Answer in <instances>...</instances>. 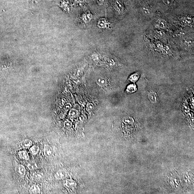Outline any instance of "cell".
<instances>
[{
	"label": "cell",
	"mask_w": 194,
	"mask_h": 194,
	"mask_svg": "<svg viewBox=\"0 0 194 194\" xmlns=\"http://www.w3.org/2000/svg\"><path fill=\"white\" fill-rule=\"evenodd\" d=\"M98 28L101 29H110L112 28L113 24L106 18H100L98 20L97 23Z\"/></svg>",
	"instance_id": "cell-1"
},
{
	"label": "cell",
	"mask_w": 194,
	"mask_h": 194,
	"mask_svg": "<svg viewBox=\"0 0 194 194\" xmlns=\"http://www.w3.org/2000/svg\"><path fill=\"white\" fill-rule=\"evenodd\" d=\"M105 61L107 66L112 68L117 67L119 65V62L117 59L112 55H109L106 57Z\"/></svg>",
	"instance_id": "cell-2"
},
{
	"label": "cell",
	"mask_w": 194,
	"mask_h": 194,
	"mask_svg": "<svg viewBox=\"0 0 194 194\" xmlns=\"http://www.w3.org/2000/svg\"><path fill=\"white\" fill-rule=\"evenodd\" d=\"M93 16L92 14L89 11L83 13L80 17V20L85 24L90 23L93 19Z\"/></svg>",
	"instance_id": "cell-3"
},
{
	"label": "cell",
	"mask_w": 194,
	"mask_h": 194,
	"mask_svg": "<svg viewBox=\"0 0 194 194\" xmlns=\"http://www.w3.org/2000/svg\"><path fill=\"white\" fill-rule=\"evenodd\" d=\"M114 7L115 11L120 15H123L125 13V9L123 4L119 0H117L115 1Z\"/></svg>",
	"instance_id": "cell-4"
},
{
	"label": "cell",
	"mask_w": 194,
	"mask_h": 194,
	"mask_svg": "<svg viewBox=\"0 0 194 194\" xmlns=\"http://www.w3.org/2000/svg\"><path fill=\"white\" fill-rule=\"evenodd\" d=\"M103 56L99 51H94L92 53L90 58L95 63H99L103 60Z\"/></svg>",
	"instance_id": "cell-5"
},
{
	"label": "cell",
	"mask_w": 194,
	"mask_h": 194,
	"mask_svg": "<svg viewBox=\"0 0 194 194\" xmlns=\"http://www.w3.org/2000/svg\"><path fill=\"white\" fill-rule=\"evenodd\" d=\"M31 177L33 180L38 181L41 180L43 177V174L41 171L35 170L31 174Z\"/></svg>",
	"instance_id": "cell-6"
},
{
	"label": "cell",
	"mask_w": 194,
	"mask_h": 194,
	"mask_svg": "<svg viewBox=\"0 0 194 194\" xmlns=\"http://www.w3.org/2000/svg\"><path fill=\"white\" fill-rule=\"evenodd\" d=\"M147 97L149 100L152 103H156L158 100L157 93L153 91H151L148 93Z\"/></svg>",
	"instance_id": "cell-7"
},
{
	"label": "cell",
	"mask_w": 194,
	"mask_h": 194,
	"mask_svg": "<svg viewBox=\"0 0 194 194\" xmlns=\"http://www.w3.org/2000/svg\"><path fill=\"white\" fill-rule=\"evenodd\" d=\"M16 173L21 177H23L26 174V169L24 166L22 165H19L16 168Z\"/></svg>",
	"instance_id": "cell-8"
},
{
	"label": "cell",
	"mask_w": 194,
	"mask_h": 194,
	"mask_svg": "<svg viewBox=\"0 0 194 194\" xmlns=\"http://www.w3.org/2000/svg\"><path fill=\"white\" fill-rule=\"evenodd\" d=\"M44 155L47 157H50L52 156L53 151L50 146L48 145L45 146L44 147Z\"/></svg>",
	"instance_id": "cell-9"
},
{
	"label": "cell",
	"mask_w": 194,
	"mask_h": 194,
	"mask_svg": "<svg viewBox=\"0 0 194 194\" xmlns=\"http://www.w3.org/2000/svg\"><path fill=\"white\" fill-rule=\"evenodd\" d=\"M21 146L24 149H28L32 146V142L31 140L26 139L24 140L21 143Z\"/></svg>",
	"instance_id": "cell-10"
},
{
	"label": "cell",
	"mask_w": 194,
	"mask_h": 194,
	"mask_svg": "<svg viewBox=\"0 0 194 194\" xmlns=\"http://www.w3.org/2000/svg\"><path fill=\"white\" fill-rule=\"evenodd\" d=\"M18 155L21 159L23 160H29V157L28 153L25 150H21L18 152Z\"/></svg>",
	"instance_id": "cell-11"
},
{
	"label": "cell",
	"mask_w": 194,
	"mask_h": 194,
	"mask_svg": "<svg viewBox=\"0 0 194 194\" xmlns=\"http://www.w3.org/2000/svg\"><path fill=\"white\" fill-rule=\"evenodd\" d=\"M97 84L101 87H104L107 84V81L104 78L99 77L96 80Z\"/></svg>",
	"instance_id": "cell-12"
},
{
	"label": "cell",
	"mask_w": 194,
	"mask_h": 194,
	"mask_svg": "<svg viewBox=\"0 0 194 194\" xmlns=\"http://www.w3.org/2000/svg\"><path fill=\"white\" fill-rule=\"evenodd\" d=\"M140 73L138 72L135 73L131 75L129 77V80L133 82H135L137 81L140 78Z\"/></svg>",
	"instance_id": "cell-13"
},
{
	"label": "cell",
	"mask_w": 194,
	"mask_h": 194,
	"mask_svg": "<svg viewBox=\"0 0 194 194\" xmlns=\"http://www.w3.org/2000/svg\"><path fill=\"white\" fill-rule=\"evenodd\" d=\"M137 90V88L136 85L135 84H132L129 85L127 87L126 91L128 93L132 94L135 92Z\"/></svg>",
	"instance_id": "cell-14"
},
{
	"label": "cell",
	"mask_w": 194,
	"mask_h": 194,
	"mask_svg": "<svg viewBox=\"0 0 194 194\" xmlns=\"http://www.w3.org/2000/svg\"><path fill=\"white\" fill-rule=\"evenodd\" d=\"M40 192V189L37 185L32 186L29 190V192L31 194H38Z\"/></svg>",
	"instance_id": "cell-15"
},
{
	"label": "cell",
	"mask_w": 194,
	"mask_h": 194,
	"mask_svg": "<svg viewBox=\"0 0 194 194\" xmlns=\"http://www.w3.org/2000/svg\"><path fill=\"white\" fill-rule=\"evenodd\" d=\"M28 168L31 171H35L38 168V166L36 163L34 162H31L28 163L27 165Z\"/></svg>",
	"instance_id": "cell-16"
},
{
	"label": "cell",
	"mask_w": 194,
	"mask_h": 194,
	"mask_svg": "<svg viewBox=\"0 0 194 194\" xmlns=\"http://www.w3.org/2000/svg\"><path fill=\"white\" fill-rule=\"evenodd\" d=\"M141 9L142 12L145 15H149L150 14L151 12L150 8L147 5L142 6V7Z\"/></svg>",
	"instance_id": "cell-17"
},
{
	"label": "cell",
	"mask_w": 194,
	"mask_h": 194,
	"mask_svg": "<svg viewBox=\"0 0 194 194\" xmlns=\"http://www.w3.org/2000/svg\"><path fill=\"white\" fill-rule=\"evenodd\" d=\"M66 176V173L63 171H60L56 172L55 175V178L58 179L64 178Z\"/></svg>",
	"instance_id": "cell-18"
},
{
	"label": "cell",
	"mask_w": 194,
	"mask_h": 194,
	"mask_svg": "<svg viewBox=\"0 0 194 194\" xmlns=\"http://www.w3.org/2000/svg\"><path fill=\"white\" fill-rule=\"evenodd\" d=\"M30 151L33 154L36 155L38 154L39 151V148L37 146L33 145L30 148Z\"/></svg>",
	"instance_id": "cell-19"
},
{
	"label": "cell",
	"mask_w": 194,
	"mask_h": 194,
	"mask_svg": "<svg viewBox=\"0 0 194 194\" xmlns=\"http://www.w3.org/2000/svg\"><path fill=\"white\" fill-rule=\"evenodd\" d=\"M156 26L158 27L164 28L167 26V23L163 20H159L156 23Z\"/></svg>",
	"instance_id": "cell-20"
},
{
	"label": "cell",
	"mask_w": 194,
	"mask_h": 194,
	"mask_svg": "<svg viewBox=\"0 0 194 194\" xmlns=\"http://www.w3.org/2000/svg\"><path fill=\"white\" fill-rule=\"evenodd\" d=\"M77 111L76 110L74 109L72 110L69 113V116L71 117H74L77 116Z\"/></svg>",
	"instance_id": "cell-21"
},
{
	"label": "cell",
	"mask_w": 194,
	"mask_h": 194,
	"mask_svg": "<svg viewBox=\"0 0 194 194\" xmlns=\"http://www.w3.org/2000/svg\"><path fill=\"white\" fill-rule=\"evenodd\" d=\"M164 3L168 6H171L173 4V0H162Z\"/></svg>",
	"instance_id": "cell-22"
},
{
	"label": "cell",
	"mask_w": 194,
	"mask_h": 194,
	"mask_svg": "<svg viewBox=\"0 0 194 194\" xmlns=\"http://www.w3.org/2000/svg\"><path fill=\"white\" fill-rule=\"evenodd\" d=\"M65 126L67 128H69L71 127L72 123L69 121H66L64 123Z\"/></svg>",
	"instance_id": "cell-23"
},
{
	"label": "cell",
	"mask_w": 194,
	"mask_h": 194,
	"mask_svg": "<svg viewBox=\"0 0 194 194\" xmlns=\"http://www.w3.org/2000/svg\"><path fill=\"white\" fill-rule=\"evenodd\" d=\"M105 0H96L97 3L99 4V5L103 4H104V2Z\"/></svg>",
	"instance_id": "cell-24"
}]
</instances>
